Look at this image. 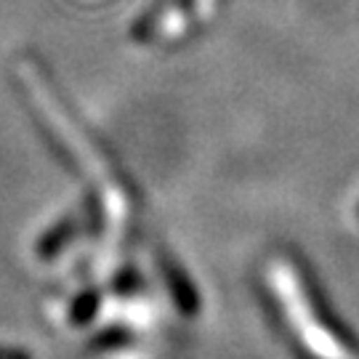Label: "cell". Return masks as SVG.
<instances>
[{
    "mask_svg": "<svg viewBox=\"0 0 359 359\" xmlns=\"http://www.w3.org/2000/svg\"><path fill=\"white\" fill-rule=\"evenodd\" d=\"M0 359H32L27 351L22 348H8V346H0Z\"/></svg>",
    "mask_w": 359,
    "mask_h": 359,
    "instance_id": "1",
    "label": "cell"
}]
</instances>
